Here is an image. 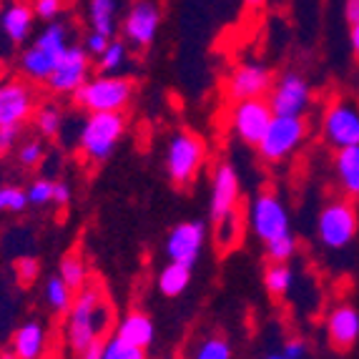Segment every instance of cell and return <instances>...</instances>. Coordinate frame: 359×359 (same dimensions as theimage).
<instances>
[{"instance_id": "obj_1", "label": "cell", "mask_w": 359, "mask_h": 359, "mask_svg": "<svg viewBox=\"0 0 359 359\" xmlns=\"http://www.w3.org/2000/svg\"><path fill=\"white\" fill-rule=\"evenodd\" d=\"M63 337L71 352H81L93 341L103 339L111 324V304L101 282H88L73 294L71 309L63 314Z\"/></svg>"}, {"instance_id": "obj_2", "label": "cell", "mask_w": 359, "mask_h": 359, "mask_svg": "<svg viewBox=\"0 0 359 359\" xmlns=\"http://www.w3.org/2000/svg\"><path fill=\"white\" fill-rule=\"evenodd\" d=\"M71 43V25L68 23H63L60 18L43 23V28L38 33H33V38L18 50V55H15V71L28 83L43 86Z\"/></svg>"}, {"instance_id": "obj_3", "label": "cell", "mask_w": 359, "mask_h": 359, "mask_svg": "<svg viewBox=\"0 0 359 359\" xmlns=\"http://www.w3.org/2000/svg\"><path fill=\"white\" fill-rule=\"evenodd\" d=\"M136 96V83L123 73H96L73 93L86 114H123Z\"/></svg>"}, {"instance_id": "obj_4", "label": "cell", "mask_w": 359, "mask_h": 359, "mask_svg": "<svg viewBox=\"0 0 359 359\" xmlns=\"http://www.w3.org/2000/svg\"><path fill=\"white\" fill-rule=\"evenodd\" d=\"M126 136L123 114H88L78 131V154L88 163H106Z\"/></svg>"}, {"instance_id": "obj_5", "label": "cell", "mask_w": 359, "mask_h": 359, "mask_svg": "<svg viewBox=\"0 0 359 359\" xmlns=\"http://www.w3.org/2000/svg\"><path fill=\"white\" fill-rule=\"evenodd\" d=\"M206 161V144L191 131H176L168 136L163 151V168L176 186H189Z\"/></svg>"}, {"instance_id": "obj_6", "label": "cell", "mask_w": 359, "mask_h": 359, "mask_svg": "<svg viewBox=\"0 0 359 359\" xmlns=\"http://www.w3.org/2000/svg\"><path fill=\"white\" fill-rule=\"evenodd\" d=\"M359 231V216L352 198H332L317 214V239L324 249L341 252Z\"/></svg>"}, {"instance_id": "obj_7", "label": "cell", "mask_w": 359, "mask_h": 359, "mask_svg": "<svg viewBox=\"0 0 359 359\" xmlns=\"http://www.w3.org/2000/svg\"><path fill=\"white\" fill-rule=\"evenodd\" d=\"M306 133H309V126L304 116H274L257 151L266 163H282L304 146Z\"/></svg>"}, {"instance_id": "obj_8", "label": "cell", "mask_w": 359, "mask_h": 359, "mask_svg": "<svg viewBox=\"0 0 359 359\" xmlns=\"http://www.w3.org/2000/svg\"><path fill=\"white\" fill-rule=\"evenodd\" d=\"M322 138L334 151L359 146V101L347 96L332 98L322 114Z\"/></svg>"}, {"instance_id": "obj_9", "label": "cell", "mask_w": 359, "mask_h": 359, "mask_svg": "<svg viewBox=\"0 0 359 359\" xmlns=\"http://www.w3.org/2000/svg\"><path fill=\"white\" fill-rule=\"evenodd\" d=\"M249 229L262 244L292 233V216L282 196L274 191H259L249 204Z\"/></svg>"}, {"instance_id": "obj_10", "label": "cell", "mask_w": 359, "mask_h": 359, "mask_svg": "<svg viewBox=\"0 0 359 359\" xmlns=\"http://www.w3.org/2000/svg\"><path fill=\"white\" fill-rule=\"evenodd\" d=\"M38 108V90L20 76L0 81V126L25 128Z\"/></svg>"}, {"instance_id": "obj_11", "label": "cell", "mask_w": 359, "mask_h": 359, "mask_svg": "<svg viewBox=\"0 0 359 359\" xmlns=\"http://www.w3.org/2000/svg\"><path fill=\"white\" fill-rule=\"evenodd\" d=\"M161 18V6L156 0H131L118 23L121 36L128 43V48H149L158 36Z\"/></svg>"}, {"instance_id": "obj_12", "label": "cell", "mask_w": 359, "mask_h": 359, "mask_svg": "<svg viewBox=\"0 0 359 359\" xmlns=\"http://www.w3.org/2000/svg\"><path fill=\"white\" fill-rule=\"evenodd\" d=\"M90 66L93 60L86 53V48L81 43H71L66 48V53L60 55L55 63L53 73L48 76V81L43 83V88L48 90L50 96H73L81 86L90 78Z\"/></svg>"}, {"instance_id": "obj_13", "label": "cell", "mask_w": 359, "mask_h": 359, "mask_svg": "<svg viewBox=\"0 0 359 359\" xmlns=\"http://www.w3.org/2000/svg\"><path fill=\"white\" fill-rule=\"evenodd\" d=\"M239 194L241 181L236 168L231 163H219L211 176L209 191V219L219 226V231L231 226V219L236 216V206H239Z\"/></svg>"}, {"instance_id": "obj_14", "label": "cell", "mask_w": 359, "mask_h": 359, "mask_svg": "<svg viewBox=\"0 0 359 359\" xmlns=\"http://www.w3.org/2000/svg\"><path fill=\"white\" fill-rule=\"evenodd\" d=\"M266 101L274 116H304L311 106V83L299 71H284L274 78Z\"/></svg>"}, {"instance_id": "obj_15", "label": "cell", "mask_w": 359, "mask_h": 359, "mask_svg": "<svg viewBox=\"0 0 359 359\" xmlns=\"http://www.w3.org/2000/svg\"><path fill=\"white\" fill-rule=\"evenodd\" d=\"M271 118H274V111H271L266 98H249V101L233 103L229 126H231V133L239 138L241 144L257 149Z\"/></svg>"}, {"instance_id": "obj_16", "label": "cell", "mask_w": 359, "mask_h": 359, "mask_svg": "<svg viewBox=\"0 0 359 359\" xmlns=\"http://www.w3.org/2000/svg\"><path fill=\"white\" fill-rule=\"evenodd\" d=\"M36 23L30 0H0V38L11 50H20L33 38Z\"/></svg>"}, {"instance_id": "obj_17", "label": "cell", "mask_w": 359, "mask_h": 359, "mask_svg": "<svg viewBox=\"0 0 359 359\" xmlns=\"http://www.w3.org/2000/svg\"><path fill=\"white\" fill-rule=\"evenodd\" d=\"M274 83V76L262 60H244L233 68L226 78V96L236 101H249V98H266Z\"/></svg>"}, {"instance_id": "obj_18", "label": "cell", "mask_w": 359, "mask_h": 359, "mask_svg": "<svg viewBox=\"0 0 359 359\" xmlns=\"http://www.w3.org/2000/svg\"><path fill=\"white\" fill-rule=\"evenodd\" d=\"M206 246V224L204 222H181L166 233V252L168 262L184 264V266H196Z\"/></svg>"}, {"instance_id": "obj_19", "label": "cell", "mask_w": 359, "mask_h": 359, "mask_svg": "<svg viewBox=\"0 0 359 359\" xmlns=\"http://www.w3.org/2000/svg\"><path fill=\"white\" fill-rule=\"evenodd\" d=\"M324 332L334 349H352L359 341V309L352 302L334 304L324 319Z\"/></svg>"}, {"instance_id": "obj_20", "label": "cell", "mask_w": 359, "mask_h": 359, "mask_svg": "<svg viewBox=\"0 0 359 359\" xmlns=\"http://www.w3.org/2000/svg\"><path fill=\"white\" fill-rule=\"evenodd\" d=\"M11 349L18 359H43L48 349V330L41 319H25L11 337Z\"/></svg>"}, {"instance_id": "obj_21", "label": "cell", "mask_w": 359, "mask_h": 359, "mask_svg": "<svg viewBox=\"0 0 359 359\" xmlns=\"http://www.w3.org/2000/svg\"><path fill=\"white\" fill-rule=\"evenodd\" d=\"M114 334L121 337L123 341H128V344H136V347H141V349H149L156 341V324L146 311L131 309L118 319Z\"/></svg>"}, {"instance_id": "obj_22", "label": "cell", "mask_w": 359, "mask_h": 359, "mask_svg": "<svg viewBox=\"0 0 359 359\" xmlns=\"http://www.w3.org/2000/svg\"><path fill=\"white\" fill-rule=\"evenodd\" d=\"M121 8H123V0H86V23H88V30L116 38L121 23Z\"/></svg>"}, {"instance_id": "obj_23", "label": "cell", "mask_w": 359, "mask_h": 359, "mask_svg": "<svg viewBox=\"0 0 359 359\" xmlns=\"http://www.w3.org/2000/svg\"><path fill=\"white\" fill-rule=\"evenodd\" d=\"M334 179L347 198H359V146L334 151Z\"/></svg>"}, {"instance_id": "obj_24", "label": "cell", "mask_w": 359, "mask_h": 359, "mask_svg": "<svg viewBox=\"0 0 359 359\" xmlns=\"http://www.w3.org/2000/svg\"><path fill=\"white\" fill-rule=\"evenodd\" d=\"M191 271H194L191 266L168 262L166 266L158 271V276H156V287H158V292H161L163 297L176 299V297H181V294L189 289V284H191Z\"/></svg>"}, {"instance_id": "obj_25", "label": "cell", "mask_w": 359, "mask_h": 359, "mask_svg": "<svg viewBox=\"0 0 359 359\" xmlns=\"http://www.w3.org/2000/svg\"><path fill=\"white\" fill-rule=\"evenodd\" d=\"M63 111H60L58 103L48 101V103H38L36 114H33V118H30V123H33V128L38 131V136L43 138V141H53V138L60 136V131H63Z\"/></svg>"}, {"instance_id": "obj_26", "label": "cell", "mask_w": 359, "mask_h": 359, "mask_svg": "<svg viewBox=\"0 0 359 359\" xmlns=\"http://www.w3.org/2000/svg\"><path fill=\"white\" fill-rule=\"evenodd\" d=\"M297 284V274L289 264H269L264 269V289L274 299H284Z\"/></svg>"}, {"instance_id": "obj_27", "label": "cell", "mask_w": 359, "mask_h": 359, "mask_svg": "<svg viewBox=\"0 0 359 359\" xmlns=\"http://www.w3.org/2000/svg\"><path fill=\"white\" fill-rule=\"evenodd\" d=\"M73 294L76 292H73L58 274H50L48 279H46V284H43V299H46V306H48L53 314H58V317H63V314L71 309Z\"/></svg>"}, {"instance_id": "obj_28", "label": "cell", "mask_w": 359, "mask_h": 359, "mask_svg": "<svg viewBox=\"0 0 359 359\" xmlns=\"http://www.w3.org/2000/svg\"><path fill=\"white\" fill-rule=\"evenodd\" d=\"M58 276L73 292H78L81 287H86L90 279V271H88V264H86L83 254L81 252H68L66 257H60L58 264Z\"/></svg>"}, {"instance_id": "obj_29", "label": "cell", "mask_w": 359, "mask_h": 359, "mask_svg": "<svg viewBox=\"0 0 359 359\" xmlns=\"http://www.w3.org/2000/svg\"><path fill=\"white\" fill-rule=\"evenodd\" d=\"M98 73H123L128 66V43L121 38H111L108 46L96 55Z\"/></svg>"}, {"instance_id": "obj_30", "label": "cell", "mask_w": 359, "mask_h": 359, "mask_svg": "<svg viewBox=\"0 0 359 359\" xmlns=\"http://www.w3.org/2000/svg\"><path fill=\"white\" fill-rule=\"evenodd\" d=\"M191 359H233L231 341L222 334H209L198 341L191 352Z\"/></svg>"}, {"instance_id": "obj_31", "label": "cell", "mask_w": 359, "mask_h": 359, "mask_svg": "<svg viewBox=\"0 0 359 359\" xmlns=\"http://www.w3.org/2000/svg\"><path fill=\"white\" fill-rule=\"evenodd\" d=\"M23 191H25V201H28V206H36V209H43V206H53L55 179H48V176H38V179H33L28 186H25Z\"/></svg>"}, {"instance_id": "obj_32", "label": "cell", "mask_w": 359, "mask_h": 359, "mask_svg": "<svg viewBox=\"0 0 359 359\" xmlns=\"http://www.w3.org/2000/svg\"><path fill=\"white\" fill-rule=\"evenodd\" d=\"M264 254L271 264H289L297 254V239L294 233H284L279 239H271L264 244Z\"/></svg>"}, {"instance_id": "obj_33", "label": "cell", "mask_w": 359, "mask_h": 359, "mask_svg": "<svg viewBox=\"0 0 359 359\" xmlns=\"http://www.w3.org/2000/svg\"><path fill=\"white\" fill-rule=\"evenodd\" d=\"M101 359H149V354H146V349L136 347V344H128V341H123L121 337L114 334L103 341Z\"/></svg>"}, {"instance_id": "obj_34", "label": "cell", "mask_w": 359, "mask_h": 359, "mask_svg": "<svg viewBox=\"0 0 359 359\" xmlns=\"http://www.w3.org/2000/svg\"><path fill=\"white\" fill-rule=\"evenodd\" d=\"M15 158L23 168H36L46 158V141L41 136L38 138H25L20 141L18 149H15Z\"/></svg>"}, {"instance_id": "obj_35", "label": "cell", "mask_w": 359, "mask_h": 359, "mask_svg": "<svg viewBox=\"0 0 359 359\" xmlns=\"http://www.w3.org/2000/svg\"><path fill=\"white\" fill-rule=\"evenodd\" d=\"M28 209L25 191L18 186H0V214H20Z\"/></svg>"}, {"instance_id": "obj_36", "label": "cell", "mask_w": 359, "mask_h": 359, "mask_svg": "<svg viewBox=\"0 0 359 359\" xmlns=\"http://www.w3.org/2000/svg\"><path fill=\"white\" fill-rule=\"evenodd\" d=\"M13 274H15L18 284L30 287V284L41 276V264H38V259H33V257H20V259H15V264H13Z\"/></svg>"}, {"instance_id": "obj_37", "label": "cell", "mask_w": 359, "mask_h": 359, "mask_svg": "<svg viewBox=\"0 0 359 359\" xmlns=\"http://www.w3.org/2000/svg\"><path fill=\"white\" fill-rule=\"evenodd\" d=\"M30 8L41 23H50V20H58L63 15L66 0H30Z\"/></svg>"}, {"instance_id": "obj_38", "label": "cell", "mask_w": 359, "mask_h": 359, "mask_svg": "<svg viewBox=\"0 0 359 359\" xmlns=\"http://www.w3.org/2000/svg\"><path fill=\"white\" fill-rule=\"evenodd\" d=\"M20 136H23V128H13V126H0V156H8L18 149Z\"/></svg>"}, {"instance_id": "obj_39", "label": "cell", "mask_w": 359, "mask_h": 359, "mask_svg": "<svg viewBox=\"0 0 359 359\" xmlns=\"http://www.w3.org/2000/svg\"><path fill=\"white\" fill-rule=\"evenodd\" d=\"M108 41H111V38L103 36V33H96V30H88V33L83 36V43H81V46H83L86 53H88L90 58H96V55L101 53V50L108 46Z\"/></svg>"}, {"instance_id": "obj_40", "label": "cell", "mask_w": 359, "mask_h": 359, "mask_svg": "<svg viewBox=\"0 0 359 359\" xmlns=\"http://www.w3.org/2000/svg\"><path fill=\"white\" fill-rule=\"evenodd\" d=\"M306 341L302 337H292L282 344V354H287L289 359H304L306 357Z\"/></svg>"}, {"instance_id": "obj_41", "label": "cell", "mask_w": 359, "mask_h": 359, "mask_svg": "<svg viewBox=\"0 0 359 359\" xmlns=\"http://www.w3.org/2000/svg\"><path fill=\"white\" fill-rule=\"evenodd\" d=\"M71 186L66 184V181H55V198H53V206H66L71 204Z\"/></svg>"}, {"instance_id": "obj_42", "label": "cell", "mask_w": 359, "mask_h": 359, "mask_svg": "<svg viewBox=\"0 0 359 359\" xmlns=\"http://www.w3.org/2000/svg\"><path fill=\"white\" fill-rule=\"evenodd\" d=\"M103 354V339L93 341V344H88L86 349H81V352H76V359H101Z\"/></svg>"}, {"instance_id": "obj_43", "label": "cell", "mask_w": 359, "mask_h": 359, "mask_svg": "<svg viewBox=\"0 0 359 359\" xmlns=\"http://www.w3.org/2000/svg\"><path fill=\"white\" fill-rule=\"evenodd\" d=\"M344 20L357 23L359 20V0H344Z\"/></svg>"}, {"instance_id": "obj_44", "label": "cell", "mask_w": 359, "mask_h": 359, "mask_svg": "<svg viewBox=\"0 0 359 359\" xmlns=\"http://www.w3.org/2000/svg\"><path fill=\"white\" fill-rule=\"evenodd\" d=\"M349 48H352V55L359 60V20L357 23H349Z\"/></svg>"}, {"instance_id": "obj_45", "label": "cell", "mask_w": 359, "mask_h": 359, "mask_svg": "<svg viewBox=\"0 0 359 359\" xmlns=\"http://www.w3.org/2000/svg\"><path fill=\"white\" fill-rule=\"evenodd\" d=\"M244 3L249 8H254V11H262V8L266 6V0H244Z\"/></svg>"}, {"instance_id": "obj_46", "label": "cell", "mask_w": 359, "mask_h": 359, "mask_svg": "<svg viewBox=\"0 0 359 359\" xmlns=\"http://www.w3.org/2000/svg\"><path fill=\"white\" fill-rule=\"evenodd\" d=\"M8 76V63H6V58H3V53H0V81Z\"/></svg>"}, {"instance_id": "obj_47", "label": "cell", "mask_w": 359, "mask_h": 359, "mask_svg": "<svg viewBox=\"0 0 359 359\" xmlns=\"http://www.w3.org/2000/svg\"><path fill=\"white\" fill-rule=\"evenodd\" d=\"M0 359H18V357L13 354V349H3V352H0Z\"/></svg>"}, {"instance_id": "obj_48", "label": "cell", "mask_w": 359, "mask_h": 359, "mask_svg": "<svg viewBox=\"0 0 359 359\" xmlns=\"http://www.w3.org/2000/svg\"><path fill=\"white\" fill-rule=\"evenodd\" d=\"M264 359H289L287 354H282V352H271V354H266Z\"/></svg>"}]
</instances>
